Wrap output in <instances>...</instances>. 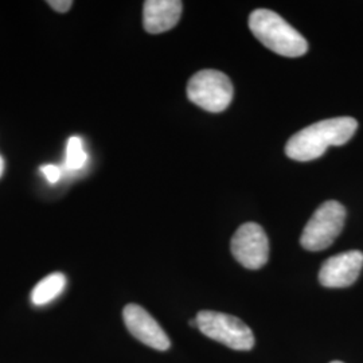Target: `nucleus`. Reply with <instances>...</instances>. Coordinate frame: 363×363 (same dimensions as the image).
<instances>
[{"mask_svg":"<svg viewBox=\"0 0 363 363\" xmlns=\"http://www.w3.org/2000/svg\"><path fill=\"white\" fill-rule=\"evenodd\" d=\"M358 130V121L352 117H335L318 121L295 133L286 145L289 159L310 162L325 154L331 145H343Z\"/></svg>","mask_w":363,"mask_h":363,"instance_id":"f257e3e1","label":"nucleus"},{"mask_svg":"<svg viewBox=\"0 0 363 363\" xmlns=\"http://www.w3.org/2000/svg\"><path fill=\"white\" fill-rule=\"evenodd\" d=\"M249 28L265 48L283 57L296 58L308 52L304 37L271 10L259 9L250 13Z\"/></svg>","mask_w":363,"mask_h":363,"instance_id":"f03ea898","label":"nucleus"},{"mask_svg":"<svg viewBox=\"0 0 363 363\" xmlns=\"http://www.w3.org/2000/svg\"><path fill=\"white\" fill-rule=\"evenodd\" d=\"M187 97L199 108L211 113H220L233 100V85L230 78L222 72L205 69L190 78Z\"/></svg>","mask_w":363,"mask_h":363,"instance_id":"7ed1b4c3","label":"nucleus"},{"mask_svg":"<svg viewBox=\"0 0 363 363\" xmlns=\"http://www.w3.org/2000/svg\"><path fill=\"white\" fill-rule=\"evenodd\" d=\"M346 208L337 201H327L318 208L306 225L300 244L306 250L320 252L330 247L342 232Z\"/></svg>","mask_w":363,"mask_h":363,"instance_id":"20e7f679","label":"nucleus"},{"mask_svg":"<svg viewBox=\"0 0 363 363\" xmlns=\"http://www.w3.org/2000/svg\"><path fill=\"white\" fill-rule=\"evenodd\" d=\"M198 330L233 350L247 351L255 346L252 330L241 319L229 313L201 311L196 315Z\"/></svg>","mask_w":363,"mask_h":363,"instance_id":"39448f33","label":"nucleus"},{"mask_svg":"<svg viewBox=\"0 0 363 363\" xmlns=\"http://www.w3.org/2000/svg\"><path fill=\"white\" fill-rule=\"evenodd\" d=\"M230 247L234 259L247 269H259L269 259L268 237L255 222H247L237 229Z\"/></svg>","mask_w":363,"mask_h":363,"instance_id":"423d86ee","label":"nucleus"},{"mask_svg":"<svg viewBox=\"0 0 363 363\" xmlns=\"http://www.w3.org/2000/svg\"><path fill=\"white\" fill-rule=\"evenodd\" d=\"M363 253L349 250L325 259L319 272V281L327 288H346L354 284L362 271Z\"/></svg>","mask_w":363,"mask_h":363,"instance_id":"0eeeda50","label":"nucleus"},{"mask_svg":"<svg viewBox=\"0 0 363 363\" xmlns=\"http://www.w3.org/2000/svg\"><path fill=\"white\" fill-rule=\"evenodd\" d=\"M128 331L142 343L159 351L169 350L171 340L155 319L138 304H128L123 310Z\"/></svg>","mask_w":363,"mask_h":363,"instance_id":"6e6552de","label":"nucleus"},{"mask_svg":"<svg viewBox=\"0 0 363 363\" xmlns=\"http://www.w3.org/2000/svg\"><path fill=\"white\" fill-rule=\"evenodd\" d=\"M183 3L179 0H147L144 3L143 26L150 34H160L177 26Z\"/></svg>","mask_w":363,"mask_h":363,"instance_id":"1a4fd4ad","label":"nucleus"},{"mask_svg":"<svg viewBox=\"0 0 363 363\" xmlns=\"http://www.w3.org/2000/svg\"><path fill=\"white\" fill-rule=\"evenodd\" d=\"M66 286L64 273L55 272L40 280L31 292V301L34 306L49 304L54 298H58Z\"/></svg>","mask_w":363,"mask_h":363,"instance_id":"9d476101","label":"nucleus"},{"mask_svg":"<svg viewBox=\"0 0 363 363\" xmlns=\"http://www.w3.org/2000/svg\"><path fill=\"white\" fill-rule=\"evenodd\" d=\"M86 152L82 140L77 136H72L66 147V167L69 169H81L86 163Z\"/></svg>","mask_w":363,"mask_h":363,"instance_id":"9b49d317","label":"nucleus"},{"mask_svg":"<svg viewBox=\"0 0 363 363\" xmlns=\"http://www.w3.org/2000/svg\"><path fill=\"white\" fill-rule=\"evenodd\" d=\"M40 171L43 172V175L46 177V179L50 182V183H55V182L60 181L61 175H62V171L60 167L54 166V164H46V166H42Z\"/></svg>","mask_w":363,"mask_h":363,"instance_id":"f8f14e48","label":"nucleus"},{"mask_svg":"<svg viewBox=\"0 0 363 363\" xmlns=\"http://www.w3.org/2000/svg\"><path fill=\"white\" fill-rule=\"evenodd\" d=\"M48 4L57 13H64L70 10V7L73 6V1L72 0H50V1H48Z\"/></svg>","mask_w":363,"mask_h":363,"instance_id":"ddd939ff","label":"nucleus"},{"mask_svg":"<svg viewBox=\"0 0 363 363\" xmlns=\"http://www.w3.org/2000/svg\"><path fill=\"white\" fill-rule=\"evenodd\" d=\"M1 172H3V160L0 157V175H1Z\"/></svg>","mask_w":363,"mask_h":363,"instance_id":"4468645a","label":"nucleus"},{"mask_svg":"<svg viewBox=\"0 0 363 363\" xmlns=\"http://www.w3.org/2000/svg\"><path fill=\"white\" fill-rule=\"evenodd\" d=\"M330 363H343V362H340V361H334V362H330Z\"/></svg>","mask_w":363,"mask_h":363,"instance_id":"2eb2a0df","label":"nucleus"}]
</instances>
